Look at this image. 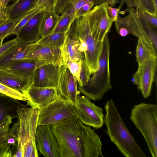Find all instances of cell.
<instances>
[{
	"label": "cell",
	"mask_w": 157,
	"mask_h": 157,
	"mask_svg": "<svg viewBox=\"0 0 157 157\" xmlns=\"http://www.w3.org/2000/svg\"><path fill=\"white\" fill-rule=\"evenodd\" d=\"M59 146L61 157H103L101 138L78 117L51 126Z\"/></svg>",
	"instance_id": "cell-1"
},
{
	"label": "cell",
	"mask_w": 157,
	"mask_h": 157,
	"mask_svg": "<svg viewBox=\"0 0 157 157\" xmlns=\"http://www.w3.org/2000/svg\"><path fill=\"white\" fill-rule=\"evenodd\" d=\"M106 114L104 123L107 128L106 133L111 141L126 157H146L125 125L113 100L108 101L105 105Z\"/></svg>",
	"instance_id": "cell-2"
},
{
	"label": "cell",
	"mask_w": 157,
	"mask_h": 157,
	"mask_svg": "<svg viewBox=\"0 0 157 157\" xmlns=\"http://www.w3.org/2000/svg\"><path fill=\"white\" fill-rule=\"evenodd\" d=\"M87 12L75 18L67 34L77 42L78 49L91 75L98 69L103 41H98L95 39Z\"/></svg>",
	"instance_id": "cell-3"
},
{
	"label": "cell",
	"mask_w": 157,
	"mask_h": 157,
	"mask_svg": "<svg viewBox=\"0 0 157 157\" xmlns=\"http://www.w3.org/2000/svg\"><path fill=\"white\" fill-rule=\"evenodd\" d=\"M26 106L19 107L17 111L19 122L18 140L13 157H32L38 152L35 136L40 109Z\"/></svg>",
	"instance_id": "cell-4"
},
{
	"label": "cell",
	"mask_w": 157,
	"mask_h": 157,
	"mask_svg": "<svg viewBox=\"0 0 157 157\" xmlns=\"http://www.w3.org/2000/svg\"><path fill=\"white\" fill-rule=\"evenodd\" d=\"M110 44L108 34L103 40L102 53L98 70L94 73L88 81L82 86H78L80 93L90 99L101 100L112 87L109 67Z\"/></svg>",
	"instance_id": "cell-5"
},
{
	"label": "cell",
	"mask_w": 157,
	"mask_h": 157,
	"mask_svg": "<svg viewBox=\"0 0 157 157\" xmlns=\"http://www.w3.org/2000/svg\"><path fill=\"white\" fill-rule=\"evenodd\" d=\"M130 119L143 136L153 157H157V105L141 102L133 106Z\"/></svg>",
	"instance_id": "cell-6"
},
{
	"label": "cell",
	"mask_w": 157,
	"mask_h": 157,
	"mask_svg": "<svg viewBox=\"0 0 157 157\" xmlns=\"http://www.w3.org/2000/svg\"><path fill=\"white\" fill-rule=\"evenodd\" d=\"M77 117L75 105L63 98H59L40 109L38 126H52L63 121Z\"/></svg>",
	"instance_id": "cell-7"
},
{
	"label": "cell",
	"mask_w": 157,
	"mask_h": 157,
	"mask_svg": "<svg viewBox=\"0 0 157 157\" xmlns=\"http://www.w3.org/2000/svg\"><path fill=\"white\" fill-rule=\"evenodd\" d=\"M74 105L77 117L83 124L96 129L102 127L104 117L103 109L90 98L79 95Z\"/></svg>",
	"instance_id": "cell-8"
},
{
	"label": "cell",
	"mask_w": 157,
	"mask_h": 157,
	"mask_svg": "<svg viewBox=\"0 0 157 157\" xmlns=\"http://www.w3.org/2000/svg\"><path fill=\"white\" fill-rule=\"evenodd\" d=\"M157 56L153 55L140 66L132 76V82L144 98L151 94L157 64Z\"/></svg>",
	"instance_id": "cell-9"
},
{
	"label": "cell",
	"mask_w": 157,
	"mask_h": 157,
	"mask_svg": "<svg viewBox=\"0 0 157 157\" xmlns=\"http://www.w3.org/2000/svg\"><path fill=\"white\" fill-rule=\"evenodd\" d=\"M128 14L124 17L118 15L115 22L116 31L120 28H124L131 34L141 39L153 50L157 52L149 38L144 25L139 15L137 8H128Z\"/></svg>",
	"instance_id": "cell-10"
},
{
	"label": "cell",
	"mask_w": 157,
	"mask_h": 157,
	"mask_svg": "<svg viewBox=\"0 0 157 157\" xmlns=\"http://www.w3.org/2000/svg\"><path fill=\"white\" fill-rule=\"evenodd\" d=\"M36 146L40 153L46 157H61L57 140L51 126H38L35 136Z\"/></svg>",
	"instance_id": "cell-11"
},
{
	"label": "cell",
	"mask_w": 157,
	"mask_h": 157,
	"mask_svg": "<svg viewBox=\"0 0 157 157\" xmlns=\"http://www.w3.org/2000/svg\"><path fill=\"white\" fill-rule=\"evenodd\" d=\"M22 93L28 99L27 105L40 109L57 99L60 95L56 88L36 87L32 84Z\"/></svg>",
	"instance_id": "cell-12"
},
{
	"label": "cell",
	"mask_w": 157,
	"mask_h": 157,
	"mask_svg": "<svg viewBox=\"0 0 157 157\" xmlns=\"http://www.w3.org/2000/svg\"><path fill=\"white\" fill-rule=\"evenodd\" d=\"M78 86L76 80L66 65L59 66L57 89L61 96L74 105L80 94Z\"/></svg>",
	"instance_id": "cell-13"
},
{
	"label": "cell",
	"mask_w": 157,
	"mask_h": 157,
	"mask_svg": "<svg viewBox=\"0 0 157 157\" xmlns=\"http://www.w3.org/2000/svg\"><path fill=\"white\" fill-rule=\"evenodd\" d=\"M59 66L50 63L36 69L32 79V85L36 87L53 88L57 89Z\"/></svg>",
	"instance_id": "cell-14"
},
{
	"label": "cell",
	"mask_w": 157,
	"mask_h": 157,
	"mask_svg": "<svg viewBox=\"0 0 157 157\" xmlns=\"http://www.w3.org/2000/svg\"><path fill=\"white\" fill-rule=\"evenodd\" d=\"M36 44L24 59L47 61L59 67L64 64L60 48Z\"/></svg>",
	"instance_id": "cell-15"
},
{
	"label": "cell",
	"mask_w": 157,
	"mask_h": 157,
	"mask_svg": "<svg viewBox=\"0 0 157 157\" xmlns=\"http://www.w3.org/2000/svg\"><path fill=\"white\" fill-rule=\"evenodd\" d=\"M43 11L38 13L28 21L16 35L18 41L30 44L37 41L41 38L39 23Z\"/></svg>",
	"instance_id": "cell-16"
},
{
	"label": "cell",
	"mask_w": 157,
	"mask_h": 157,
	"mask_svg": "<svg viewBox=\"0 0 157 157\" xmlns=\"http://www.w3.org/2000/svg\"><path fill=\"white\" fill-rule=\"evenodd\" d=\"M36 44V43L27 44L18 42L0 57V68H6L16 62L24 59Z\"/></svg>",
	"instance_id": "cell-17"
},
{
	"label": "cell",
	"mask_w": 157,
	"mask_h": 157,
	"mask_svg": "<svg viewBox=\"0 0 157 157\" xmlns=\"http://www.w3.org/2000/svg\"><path fill=\"white\" fill-rule=\"evenodd\" d=\"M50 63L49 61L42 60L23 59L10 65L6 68L19 75L32 80L36 69Z\"/></svg>",
	"instance_id": "cell-18"
},
{
	"label": "cell",
	"mask_w": 157,
	"mask_h": 157,
	"mask_svg": "<svg viewBox=\"0 0 157 157\" xmlns=\"http://www.w3.org/2000/svg\"><path fill=\"white\" fill-rule=\"evenodd\" d=\"M32 80L19 75L7 68H0V82L23 93L32 84Z\"/></svg>",
	"instance_id": "cell-19"
},
{
	"label": "cell",
	"mask_w": 157,
	"mask_h": 157,
	"mask_svg": "<svg viewBox=\"0 0 157 157\" xmlns=\"http://www.w3.org/2000/svg\"><path fill=\"white\" fill-rule=\"evenodd\" d=\"M13 3L7 5L6 13L9 15V20H21L32 12L35 0H13Z\"/></svg>",
	"instance_id": "cell-20"
},
{
	"label": "cell",
	"mask_w": 157,
	"mask_h": 157,
	"mask_svg": "<svg viewBox=\"0 0 157 157\" xmlns=\"http://www.w3.org/2000/svg\"><path fill=\"white\" fill-rule=\"evenodd\" d=\"M18 101L0 93V123L8 116L17 118L18 109L26 106Z\"/></svg>",
	"instance_id": "cell-21"
},
{
	"label": "cell",
	"mask_w": 157,
	"mask_h": 157,
	"mask_svg": "<svg viewBox=\"0 0 157 157\" xmlns=\"http://www.w3.org/2000/svg\"><path fill=\"white\" fill-rule=\"evenodd\" d=\"M59 17V15L55 10L43 11L39 23L40 38H43L52 33Z\"/></svg>",
	"instance_id": "cell-22"
},
{
	"label": "cell",
	"mask_w": 157,
	"mask_h": 157,
	"mask_svg": "<svg viewBox=\"0 0 157 157\" xmlns=\"http://www.w3.org/2000/svg\"><path fill=\"white\" fill-rule=\"evenodd\" d=\"M60 49L63 61L67 59H69L72 61L79 60L84 61L82 53L78 49L77 42L67 34Z\"/></svg>",
	"instance_id": "cell-23"
},
{
	"label": "cell",
	"mask_w": 157,
	"mask_h": 157,
	"mask_svg": "<svg viewBox=\"0 0 157 157\" xmlns=\"http://www.w3.org/2000/svg\"><path fill=\"white\" fill-rule=\"evenodd\" d=\"M67 32L54 33L40 39L36 43L61 48L64 43Z\"/></svg>",
	"instance_id": "cell-24"
},
{
	"label": "cell",
	"mask_w": 157,
	"mask_h": 157,
	"mask_svg": "<svg viewBox=\"0 0 157 157\" xmlns=\"http://www.w3.org/2000/svg\"><path fill=\"white\" fill-rule=\"evenodd\" d=\"M19 122L18 121L14 123L13 126L9 128L7 133L0 138V145H13L11 150L13 155V151H16L18 140Z\"/></svg>",
	"instance_id": "cell-25"
},
{
	"label": "cell",
	"mask_w": 157,
	"mask_h": 157,
	"mask_svg": "<svg viewBox=\"0 0 157 157\" xmlns=\"http://www.w3.org/2000/svg\"><path fill=\"white\" fill-rule=\"evenodd\" d=\"M136 49V61L140 66L153 55L157 56V52L153 50L142 40L138 39Z\"/></svg>",
	"instance_id": "cell-26"
},
{
	"label": "cell",
	"mask_w": 157,
	"mask_h": 157,
	"mask_svg": "<svg viewBox=\"0 0 157 157\" xmlns=\"http://www.w3.org/2000/svg\"><path fill=\"white\" fill-rule=\"evenodd\" d=\"M75 18L74 14L67 11L64 12L59 15L55 27L51 34L68 32L71 25Z\"/></svg>",
	"instance_id": "cell-27"
},
{
	"label": "cell",
	"mask_w": 157,
	"mask_h": 157,
	"mask_svg": "<svg viewBox=\"0 0 157 157\" xmlns=\"http://www.w3.org/2000/svg\"><path fill=\"white\" fill-rule=\"evenodd\" d=\"M139 15L144 25L147 34L151 41L153 46L157 52V33L155 29L152 28L148 24L143 15L142 9L137 7Z\"/></svg>",
	"instance_id": "cell-28"
},
{
	"label": "cell",
	"mask_w": 157,
	"mask_h": 157,
	"mask_svg": "<svg viewBox=\"0 0 157 157\" xmlns=\"http://www.w3.org/2000/svg\"><path fill=\"white\" fill-rule=\"evenodd\" d=\"M0 93L19 101H27L28 99L22 93L0 82Z\"/></svg>",
	"instance_id": "cell-29"
},
{
	"label": "cell",
	"mask_w": 157,
	"mask_h": 157,
	"mask_svg": "<svg viewBox=\"0 0 157 157\" xmlns=\"http://www.w3.org/2000/svg\"><path fill=\"white\" fill-rule=\"evenodd\" d=\"M58 0H35L32 11L39 9L42 11L55 10Z\"/></svg>",
	"instance_id": "cell-30"
},
{
	"label": "cell",
	"mask_w": 157,
	"mask_h": 157,
	"mask_svg": "<svg viewBox=\"0 0 157 157\" xmlns=\"http://www.w3.org/2000/svg\"><path fill=\"white\" fill-rule=\"evenodd\" d=\"M82 60L72 61L69 59L64 61V64L66 65L76 80L78 85L80 83V74Z\"/></svg>",
	"instance_id": "cell-31"
},
{
	"label": "cell",
	"mask_w": 157,
	"mask_h": 157,
	"mask_svg": "<svg viewBox=\"0 0 157 157\" xmlns=\"http://www.w3.org/2000/svg\"><path fill=\"white\" fill-rule=\"evenodd\" d=\"M20 20L12 21L8 19L4 24L1 25L0 39H5L7 36L11 35L13 30Z\"/></svg>",
	"instance_id": "cell-32"
},
{
	"label": "cell",
	"mask_w": 157,
	"mask_h": 157,
	"mask_svg": "<svg viewBox=\"0 0 157 157\" xmlns=\"http://www.w3.org/2000/svg\"><path fill=\"white\" fill-rule=\"evenodd\" d=\"M42 11H43L38 9L35 10L28 13L19 21L13 30L11 34L16 35L21 28L29 21L37 13Z\"/></svg>",
	"instance_id": "cell-33"
},
{
	"label": "cell",
	"mask_w": 157,
	"mask_h": 157,
	"mask_svg": "<svg viewBox=\"0 0 157 157\" xmlns=\"http://www.w3.org/2000/svg\"><path fill=\"white\" fill-rule=\"evenodd\" d=\"M91 75L88 67L84 61H82L80 74V83L78 86H82L85 84L89 80Z\"/></svg>",
	"instance_id": "cell-34"
},
{
	"label": "cell",
	"mask_w": 157,
	"mask_h": 157,
	"mask_svg": "<svg viewBox=\"0 0 157 157\" xmlns=\"http://www.w3.org/2000/svg\"><path fill=\"white\" fill-rule=\"evenodd\" d=\"M141 9L151 14L157 15V7L153 0H139Z\"/></svg>",
	"instance_id": "cell-35"
},
{
	"label": "cell",
	"mask_w": 157,
	"mask_h": 157,
	"mask_svg": "<svg viewBox=\"0 0 157 157\" xmlns=\"http://www.w3.org/2000/svg\"><path fill=\"white\" fill-rule=\"evenodd\" d=\"M71 6L70 0H58L55 10L59 14L66 11Z\"/></svg>",
	"instance_id": "cell-36"
},
{
	"label": "cell",
	"mask_w": 157,
	"mask_h": 157,
	"mask_svg": "<svg viewBox=\"0 0 157 157\" xmlns=\"http://www.w3.org/2000/svg\"><path fill=\"white\" fill-rule=\"evenodd\" d=\"M13 118L12 116H8L0 123V138L7 133L10 125L12 123V120Z\"/></svg>",
	"instance_id": "cell-37"
},
{
	"label": "cell",
	"mask_w": 157,
	"mask_h": 157,
	"mask_svg": "<svg viewBox=\"0 0 157 157\" xmlns=\"http://www.w3.org/2000/svg\"><path fill=\"white\" fill-rule=\"evenodd\" d=\"M144 17L148 24L154 29L157 27V15L151 14L142 9Z\"/></svg>",
	"instance_id": "cell-38"
},
{
	"label": "cell",
	"mask_w": 157,
	"mask_h": 157,
	"mask_svg": "<svg viewBox=\"0 0 157 157\" xmlns=\"http://www.w3.org/2000/svg\"><path fill=\"white\" fill-rule=\"evenodd\" d=\"M18 43V41L16 38L3 44V43L0 46V57Z\"/></svg>",
	"instance_id": "cell-39"
},
{
	"label": "cell",
	"mask_w": 157,
	"mask_h": 157,
	"mask_svg": "<svg viewBox=\"0 0 157 157\" xmlns=\"http://www.w3.org/2000/svg\"><path fill=\"white\" fill-rule=\"evenodd\" d=\"M94 5L92 2L86 3L78 10L75 14V17L77 18L83 15L89 11Z\"/></svg>",
	"instance_id": "cell-40"
},
{
	"label": "cell",
	"mask_w": 157,
	"mask_h": 157,
	"mask_svg": "<svg viewBox=\"0 0 157 157\" xmlns=\"http://www.w3.org/2000/svg\"><path fill=\"white\" fill-rule=\"evenodd\" d=\"M123 2L118 8H113L109 5L107 6V11L109 17L113 22H115L117 19L119 11L122 5Z\"/></svg>",
	"instance_id": "cell-41"
},
{
	"label": "cell",
	"mask_w": 157,
	"mask_h": 157,
	"mask_svg": "<svg viewBox=\"0 0 157 157\" xmlns=\"http://www.w3.org/2000/svg\"><path fill=\"white\" fill-rule=\"evenodd\" d=\"M11 146L8 145H0V157H13V154L10 149Z\"/></svg>",
	"instance_id": "cell-42"
},
{
	"label": "cell",
	"mask_w": 157,
	"mask_h": 157,
	"mask_svg": "<svg viewBox=\"0 0 157 157\" xmlns=\"http://www.w3.org/2000/svg\"><path fill=\"white\" fill-rule=\"evenodd\" d=\"M5 9L0 4V26L9 19V16L6 13Z\"/></svg>",
	"instance_id": "cell-43"
},
{
	"label": "cell",
	"mask_w": 157,
	"mask_h": 157,
	"mask_svg": "<svg viewBox=\"0 0 157 157\" xmlns=\"http://www.w3.org/2000/svg\"><path fill=\"white\" fill-rule=\"evenodd\" d=\"M9 3V0H0V5L5 8H6Z\"/></svg>",
	"instance_id": "cell-44"
},
{
	"label": "cell",
	"mask_w": 157,
	"mask_h": 157,
	"mask_svg": "<svg viewBox=\"0 0 157 157\" xmlns=\"http://www.w3.org/2000/svg\"><path fill=\"white\" fill-rule=\"evenodd\" d=\"M118 0H108V3L109 4L114 5L116 2H117Z\"/></svg>",
	"instance_id": "cell-45"
},
{
	"label": "cell",
	"mask_w": 157,
	"mask_h": 157,
	"mask_svg": "<svg viewBox=\"0 0 157 157\" xmlns=\"http://www.w3.org/2000/svg\"><path fill=\"white\" fill-rule=\"evenodd\" d=\"M138 6L139 8L141 9L140 4L139 0H132Z\"/></svg>",
	"instance_id": "cell-46"
},
{
	"label": "cell",
	"mask_w": 157,
	"mask_h": 157,
	"mask_svg": "<svg viewBox=\"0 0 157 157\" xmlns=\"http://www.w3.org/2000/svg\"><path fill=\"white\" fill-rule=\"evenodd\" d=\"M4 39V38H3L0 39V46L2 44L3 41Z\"/></svg>",
	"instance_id": "cell-47"
},
{
	"label": "cell",
	"mask_w": 157,
	"mask_h": 157,
	"mask_svg": "<svg viewBox=\"0 0 157 157\" xmlns=\"http://www.w3.org/2000/svg\"><path fill=\"white\" fill-rule=\"evenodd\" d=\"M154 4L156 7H157V0H153Z\"/></svg>",
	"instance_id": "cell-48"
},
{
	"label": "cell",
	"mask_w": 157,
	"mask_h": 157,
	"mask_svg": "<svg viewBox=\"0 0 157 157\" xmlns=\"http://www.w3.org/2000/svg\"><path fill=\"white\" fill-rule=\"evenodd\" d=\"M11 0H9V2H10V1Z\"/></svg>",
	"instance_id": "cell-49"
}]
</instances>
